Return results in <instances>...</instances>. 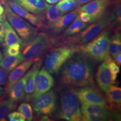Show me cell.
<instances>
[{
    "mask_svg": "<svg viewBox=\"0 0 121 121\" xmlns=\"http://www.w3.org/2000/svg\"><path fill=\"white\" fill-rule=\"evenodd\" d=\"M7 119L10 121H25V118L19 112H12L7 115Z\"/></svg>",
    "mask_w": 121,
    "mask_h": 121,
    "instance_id": "1f68e13d",
    "label": "cell"
},
{
    "mask_svg": "<svg viewBox=\"0 0 121 121\" xmlns=\"http://www.w3.org/2000/svg\"><path fill=\"white\" fill-rule=\"evenodd\" d=\"M79 17L81 20L82 22H85V23H89V22H92L91 17L88 13H86L84 11H79Z\"/></svg>",
    "mask_w": 121,
    "mask_h": 121,
    "instance_id": "836d02e7",
    "label": "cell"
},
{
    "mask_svg": "<svg viewBox=\"0 0 121 121\" xmlns=\"http://www.w3.org/2000/svg\"><path fill=\"white\" fill-rule=\"evenodd\" d=\"M107 101L112 110H120L121 105V88L112 85L105 91ZM106 101V102H107Z\"/></svg>",
    "mask_w": 121,
    "mask_h": 121,
    "instance_id": "ffe728a7",
    "label": "cell"
},
{
    "mask_svg": "<svg viewBox=\"0 0 121 121\" xmlns=\"http://www.w3.org/2000/svg\"><path fill=\"white\" fill-rule=\"evenodd\" d=\"M31 73V69L23 75L12 87L7 94L6 98L9 100L17 103L25 100V88L28 78Z\"/></svg>",
    "mask_w": 121,
    "mask_h": 121,
    "instance_id": "5bb4252c",
    "label": "cell"
},
{
    "mask_svg": "<svg viewBox=\"0 0 121 121\" xmlns=\"http://www.w3.org/2000/svg\"><path fill=\"white\" fill-rule=\"evenodd\" d=\"M17 110L23 115L26 121H30L33 120V109L30 104L28 103H22L18 107Z\"/></svg>",
    "mask_w": 121,
    "mask_h": 121,
    "instance_id": "83f0119b",
    "label": "cell"
},
{
    "mask_svg": "<svg viewBox=\"0 0 121 121\" xmlns=\"http://www.w3.org/2000/svg\"><path fill=\"white\" fill-rule=\"evenodd\" d=\"M56 43V40L45 33H40L24 46L22 56L24 60H35Z\"/></svg>",
    "mask_w": 121,
    "mask_h": 121,
    "instance_id": "52a82bcc",
    "label": "cell"
},
{
    "mask_svg": "<svg viewBox=\"0 0 121 121\" xmlns=\"http://www.w3.org/2000/svg\"><path fill=\"white\" fill-rule=\"evenodd\" d=\"M5 11H4V7L1 4L0 0V22H2L5 20Z\"/></svg>",
    "mask_w": 121,
    "mask_h": 121,
    "instance_id": "d590c367",
    "label": "cell"
},
{
    "mask_svg": "<svg viewBox=\"0 0 121 121\" xmlns=\"http://www.w3.org/2000/svg\"><path fill=\"white\" fill-rule=\"evenodd\" d=\"M82 121H105L114 118L113 113L107 105L81 102Z\"/></svg>",
    "mask_w": 121,
    "mask_h": 121,
    "instance_id": "ba28073f",
    "label": "cell"
},
{
    "mask_svg": "<svg viewBox=\"0 0 121 121\" xmlns=\"http://www.w3.org/2000/svg\"><path fill=\"white\" fill-rule=\"evenodd\" d=\"M54 85V80L51 74L44 68L39 71L36 77L34 90L31 99H34L39 95L46 93Z\"/></svg>",
    "mask_w": 121,
    "mask_h": 121,
    "instance_id": "30bf717a",
    "label": "cell"
},
{
    "mask_svg": "<svg viewBox=\"0 0 121 121\" xmlns=\"http://www.w3.org/2000/svg\"><path fill=\"white\" fill-rule=\"evenodd\" d=\"M115 19L113 25L114 26H120L121 22V0H117L114 9Z\"/></svg>",
    "mask_w": 121,
    "mask_h": 121,
    "instance_id": "4dcf8cb0",
    "label": "cell"
},
{
    "mask_svg": "<svg viewBox=\"0 0 121 121\" xmlns=\"http://www.w3.org/2000/svg\"><path fill=\"white\" fill-rule=\"evenodd\" d=\"M76 1L78 3V6H80L83 5V4H87V3L90 2V1H92V0H76Z\"/></svg>",
    "mask_w": 121,
    "mask_h": 121,
    "instance_id": "74e56055",
    "label": "cell"
},
{
    "mask_svg": "<svg viewBox=\"0 0 121 121\" xmlns=\"http://www.w3.org/2000/svg\"><path fill=\"white\" fill-rule=\"evenodd\" d=\"M22 48V45L19 43H14L9 46L4 47V54L11 56H17L20 53V50Z\"/></svg>",
    "mask_w": 121,
    "mask_h": 121,
    "instance_id": "f1b7e54d",
    "label": "cell"
},
{
    "mask_svg": "<svg viewBox=\"0 0 121 121\" xmlns=\"http://www.w3.org/2000/svg\"><path fill=\"white\" fill-rule=\"evenodd\" d=\"M105 62L107 63L109 69L110 71L111 72L112 75L113 80L116 81V79H117L118 74L119 72V67L116 64L114 60L110 57L105 60Z\"/></svg>",
    "mask_w": 121,
    "mask_h": 121,
    "instance_id": "f546056e",
    "label": "cell"
},
{
    "mask_svg": "<svg viewBox=\"0 0 121 121\" xmlns=\"http://www.w3.org/2000/svg\"><path fill=\"white\" fill-rule=\"evenodd\" d=\"M36 60L37 59L25 60L23 62L20 63L18 66L11 71L7 78L6 83L5 84L6 86L4 89V93L3 96L4 97L6 95L15 83L23 76V75L32 66Z\"/></svg>",
    "mask_w": 121,
    "mask_h": 121,
    "instance_id": "4fadbf2b",
    "label": "cell"
},
{
    "mask_svg": "<svg viewBox=\"0 0 121 121\" xmlns=\"http://www.w3.org/2000/svg\"><path fill=\"white\" fill-rule=\"evenodd\" d=\"M5 26V33H4V47L9 46L14 43H19L24 47V43L22 40L18 35L17 33L14 30L7 20L4 21Z\"/></svg>",
    "mask_w": 121,
    "mask_h": 121,
    "instance_id": "44dd1931",
    "label": "cell"
},
{
    "mask_svg": "<svg viewBox=\"0 0 121 121\" xmlns=\"http://www.w3.org/2000/svg\"><path fill=\"white\" fill-rule=\"evenodd\" d=\"M78 46L69 44L54 48L47 54L44 68L50 73L57 74L63 65L78 52Z\"/></svg>",
    "mask_w": 121,
    "mask_h": 121,
    "instance_id": "5b68a950",
    "label": "cell"
},
{
    "mask_svg": "<svg viewBox=\"0 0 121 121\" xmlns=\"http://www.w3.org/2000/svg\"><path fill=\"white\" fill-rule=\"evenodd\" d=\"M42 119L41 120L43 121H49L50 119H49V118L48 117V116H45V115H44V116L42 117Z\"/></svg>",
    "mask_w": 121,
    "mask_h": 121,
    "instance_id": "60d3db41",
    "label": "cell"
},
{
    "mask_svg": "<svg viewBox=\"0 0 121 121\" xmlns=\"http://www.w3.org/2000/svg\"><path fill=\"white\" fill-rule=\"evenodd\" d=\"M77 96L81 102L107 105L106 100L98 90L91 86H84L75 89Z\"/></svg>",
    "mask_w": 121,
    "mask_h": 121,
    "instance_id": "7c38bea8",
    "label": "cell"
},
{
    "mask_svg": "<svg viewBox=\"0 0 121 121\" xmlns=\"http://www.w3.org/2000/svg\"><path fill=\"white\" fill-rule=\"evenodd\" d=\"M60 81L63 86H91L94 85L93 63L82 55H73L60 71Z\"/></svg>",
    "mask_w": 121,
    "mask_h": 121,
    "instance_id": "6da1fadb",
    "label": "cell"
},
{
    "mask_svg": "<svg viewBox=\"0 0 121 121\" xmlns=\"http://www.w3.org/2000/svg\"><path fill=\"white\" fill-rule=\"evenodd\" d=\"M33 107L38 114L52 116L57 106V96L53 90H49L33 99Z\"/></svg>",
    "mask_w": 121,
    "mask_h": 121,
    "instance_id": "9c48e42d",
    "label": "cell"
},
{
    "mask_svg": "<svg viewBox=\"0 0 121 121\" xmlns=\"http://www.w3.org/2000/svg\"><path fill=\"white\" fill-rule=\"evenodd\" d=\"M57 6L64 14L78 7V3L76 0H60L58 2Z\"/></svg>",
    "mask_w": 121,
    "mask_h": 121,
    "instance_id": "4316f807",
    "label": "cell"
},
{
    "mask_svg": "<svg viewBox=\"0 0 121 121\" xmlns=\"http://www.w3.org/2000/svg\"><path fill=\"white\" fill-rule=\"evenodd\" d=\"M2 57H3V53H2V51H0V62H1V60H2Z\"/></svg>",
    "mask_w": 121,
    "mask_h": 121,
    "instance_id": "b9f144b4",
    "label": "cell"
},
{
    "mask_svg": "<svg viewBox=\"0 0 121 121\" xmlns=\"http://www.w3.org/2000/svg\"><path fill=\"white\" fill-rule=\"evenodd\" d=\"M79 13V7H76L71 11L62 16L55 23L48 26L50 32L53 35L60 34L70 24Z\"/></svg>",
    "mask_w": 121,
    "mask_h": 121,
    "instance_id": "e0dca14e",
    "label": "cell"
},
{
    "mask_svg": "<svg viewBox=\"0 0 121 121\" xmlns=\"http://www.w3.org/2000/svg\"><path fill=\"white\" fill-rule=\"evenodd\" d=\"M57 116L69 121H82L79 99L75 89L72 87L63 86L60 90V107Z\"/></svg>",
    "mask_w": 121,
    "mask_h": 121,
    "instance_id": "7a4b0ae2",
    "label": "cell"
},
{
    "mask_svg": "<svg viewBox=\"0 0 121 121\" xmlns=\"http://www.w3.org/2000/svg\"><path fill=\"white\" fill-rule=\"evenodd\" d=\"M114 10L111 12L107 11L100 19L88 25L78 34L69 37L65 43L69 45L82 44L87 43L109 26L114 22Z\"/></svg>",
    "mask_w": 121,
    "mask_h": 121,
    "instance_id": "277c9868",
    "label": "cell"
},
{
    "mask_svg": "<svg viewBox=\"0 0 121 121\" xmlns=\"http://www.w3.org/2000/svg\"><path fill=\"white\" fill-rule=\"evenodd\" d=\"M4 21L0 22V47H4V33H5V26H4Z\"/></svg>",
    "mask_w": 121,
    "mask_h": 121,
    "instance_id": "e575fe53",
    "label": "cell"
},
{
    "mask_svg": "<svg viewBox=\"0 0 121 121\" xmlns=\"http://www.w3.org/2000/svg\"><path fill=\"white\" fill-rule=\"evenodd\" d=\"M9 6L14 13L20 17L25 19L33 26L39 27L42 25L43 18L41 16L34 14L27 11L19 5L13 0H9L7 1Z\"/></svg>",
    "mask_w": 121,
    "mask_h": 121,
    "instance_id": "9a60e30c",
    "label": "cell"
},
{
    "mask_svg": "<svg viewBox=\"0 0 121 121\" xmlns=\"http://www.w3.org/2000/svg\"><path fill=\"white\" fill-rule=\"evenodd\" d=\"M110 4V0H92L79 7V11L88 13L93 22L100 19L105 15Z\"/></svg>",
    "mask_w": 121,
    "mask_h": 121,
    "instance_id": "8fae6325",
    "label": "cell"
},
{
    "mask_svg": "<svg viewBox=\"0 0 121 121\" xmlns=\"http://www.w3.org/2000/svg\"><path fill=\"white\" fill-rule=\"evenodd\" d=\"M19 5L34 14H41L47 7L45 0H13Z\"/></svg>",
    "mask_w": 121,
    "mask_h": 121,
    "instance_id": "d6986e66",
    "label": "cell"
},
{
    "mask_svg": "<svg viewBox=\"0 0 121 121\" xmlns=\"http://www.w3.org/2000/svg\"><path fill=\"white\" fill-rule=\"evenodd\" d=\"M121 53H119L116 56V57L114 58L115 62L116 63L118 66H120L121 65Z\"/></svg>",
    "mask_w": 121,
    "mask_h": 121,
    "instance_id": "8d00e7d4",
    "label": "cell"
},
{
    "mask_svg": "<svg viewBox=\"0 0 121 121\" xmlns=\"http://www.w3.org/2000/svg\"><path fill=\"white\" fill-rule=\"evenodd\" d=\"M43 61L41 59L37 58L35 60V63L31 69V73L30 74L29 77L27 80L26 85L25 88V100L26 102L31 101V96L34 92L35 82L36 77L39 72V69L41 67Z\"/></svg>",
    "mask_w": 121,
    "mask_h": 121,
    "instance_id": "ac0fdd59",
    "label": "cell"
},
{
    "mask_svg": "<svg viewBox=\"0 0 121 121\" xmlns=\"http://www.w3.org/2000/svg\"><path fill=\"white\" fill-rule=\"evenodd\" d=\"M9 72L7 71L0 67V86L4 85L6 83Z\"/></svg>",
    "mask_w": 121,
    "mask_h": 121,
    "instance_id": "d6a6232c",
    "label": "cell"
},
{
    "mask_svg": "<svg viewBox=\"0 0 121 121\" xmlns=\"http://www.w3.org/2000/svg\"><path fill=\"white\" fill-rule=\"evenodd\" d=\"M96 82L100 89L105 92L110 86L114 85L115 81L107 63L103 62L98 67L96 72Z\"/></svg>",
    "mask_w": 121,
    "mask_h": 121,
    "instance_id": "2e32d148",
    "label": "cell"
},
{
    "mask_svg": "<svg viewBox=\"0 0 121 121\" xmlns=\"http://www.w3.org/2000/svg\"><path fill=\"white\" fill-rule=\"evenodd\" d=\"M109 54L114 58L116 56L121 53V35L120 32L117 31L110 38L109 45Z\"/></svg>",
    "mask_w": 121,
    "mask_h": 121,
    "instance_id": "d4e9b609",
    "label": "cell"
},
{
    "mask_svg": "<svg viewBox=\"0 0 121 121\" xmlns=\"http://www.w3.org/2000/svg\"><path fill=\"white\" fill-rule=\"evenodd\" d=\"M89 24L87 23L82 22L78 14L69 26L66 28L62 35L64 37H71L81 32Z\"/></svg>",
    "mask_w": 121,
    "mask_h": 121,
    "instance_id": "603a6c76",
    "label": "cell"
},
{
    "mask_svg": "<svg viewBox=\"0 0 121 121\" xmlns=\"http://www.w3.org/2000/svg\"><path fill=\"white\" fill-rule=\"evenodd\" d=\"M17 103L4 100L0 102V121H7L6 117L9 113L14 111L17 108Z\"/></svg>",
    "mask_w": 121,
    "mask_h": 121,
    "instance_id": "484cf974",
    "label": "cell"
},
{
    "mask_svg": "<svg viewBox=\"0 0 121 121\" xmlns=\"http://www.w3.org/2000/svg\"><path fill=\"white\" fill-rule=\"evenodd\" d=\"M46 19L48 22V26L52 25L55 23L64 13L57 5L47 4L46 9Z\"/></svg>",
    "mask_w": 121,
    "mask_h": 121,
    "instance_id": "cb8c5ba5",
    "label": "cell"
},
{
    "mask_svg": "<svg viewBox=\"0 0 121 121\" xmlns=\"http://www.w3.org/2000/svg\"><path fill=\"white\" fill-rule=\"evenodd\" d=\"M110 31L104 30L90 41L78 46V52L91 60L98 62L105 61L110 57Z\"/></svg>",
    "mask_w": 121,
    "mask_h": 121,
    "instance_id": "3957f363",
    "label": "cell"
},
{
    "mask_svg": "<svg viewBox=\"0 0 121 121\" xmlns=\"http://www.w3.org/2000/svg\"><path fill=\"white\" fill-rule=\"evenodd\" d=\"M60 0H45L49 4H56L58 2H59Z\"/></svg>",
    "mask_w": 121,
    "mask_h": 121,
    "instance_id": "f35d334b",
    "label": "cell"
},
{
    "mask_svg": "<svg viewBox=\"0 0 121 121\" xmlns=\"http://www.w3.org/2000/svg\"><path fill=\"white\" fill-rule=\"evenodd\" d=\"M4 88H3L2 87L0 86V99L2 98L3 95H4Z\"/></svg>",
    "mask_w": 121,
    "mask_h": 121,
    "instance_id": "ab89813d",
    "label": "cell"
},
{
    "mask_svg": "<svg viewBox=\"0 0 121 121\" xmlns=\"http://www.w3.org/2000/svg\"><path fill=\"white\" fill-rule=\"evenodd\" d=\"M23 60L21 52L17 56L4 54L2 60L0 62V67H2L9 72H10L20 63H22Z\"/></svg>",
    "mask_w": 121,
    "mask_h": 121,
    "instance_id": "7402d4cb",
    "label": "cell"
},
{
    "mask_svg": "<svg viewBox=\"0 0 121 121\" xmlns=\"http://www.w3.org/2000/svg\"><path fill=\"white\" fill-rule=\"evenodd\" d=\"M4 3L6 17L22 40L24 46L37 35V28L16 14L9 6L7 1Z\"/></svg>",
    "mask_w": 121,
    "mask_h": 121,
    "instance_id": "8992f818",
    "label": "cell"
},
{
    "mask_svg": "<svg viewBox=\"0 0 121 121\" xmlns=\"http://www.w3.org/2000/svg\"><path fill=\"white\" fill-rule=\"evenodd\" d=\"M9 1V0H2V1H3V2H6V1Z\"/></svg>",
    "mask_w": 121,
    "mask_h": 121,
    "instance_id": "7bdbcfd3",
    "label": "cell"
}]
</instances>
